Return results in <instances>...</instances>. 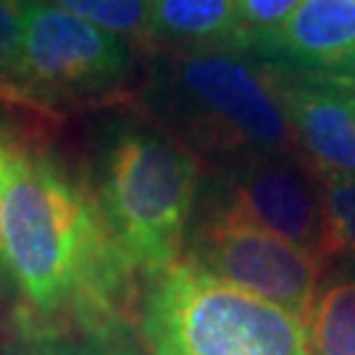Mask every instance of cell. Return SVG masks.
I'll return each instance as SVG.
<instances>
[{
    "label": "cell",
    "mask_w": 355,
    "mask_h": 355,
    "mask_svg": "<svg viewBox=\"0 0 355 355\" xmlns=\"http://www.w3.org/2000/svg\"><path fill=\"white\" fill-rule=\"evenodd\" d=\"M145 355H311L305 321L179 258L142 282Z\"/></svg>",
    "instance_id": "277c9868"
},
{
    "label": "cell",
    "mask_w": 355,
    "mask_h": 355,
    "mask_svg": "<svg viewBox=\"0 0 355 355\" xmlns=\"http://www.w3.org/2000/svg\"><path fill=\"white\" fill-rule=\"evenodd\" d=\"M311 355H355V263L321 279L308 316Z\"/></svg>",
    "instance_id": "8fae6325"
},
{
    "label": "cell",
    "mask_w": 355,
    "mask_h": 355,
    "mask_svg": "<svg viewBox=\"0 0 355 355\" xmlns=\"http://www.w3.org/2000/svg\"><path fill=\"white\" fill-rule=\"evenodd\" d=\"M355 51V0H303L282 24L253 32L250 53L303 74H334Z\"/></svg>",
    "instance_id": "9c48e42d"
},
{
    "label": "cell",
    "mask_w": 355,
    "mask_h": 355,
    "mask_svg": "<svg viewBox=\"0 0 355 355\" xmlns=\"http://www.w3.org/2000/svg\"><path fill=\"white\" fill-rule=\"evenodd\" d=\"M53 347L42 350L40 355H145L135 350L124 337H103V340H92V337H79L74 345L69 340H51Z\"/></svg>",
    "instance_id": "2e32d148"
},
{
    "label": "cell",
    "mask_w": 355,
    "mask_h": 355,
    "mask_svg": "<svg viewBox=\"0 0 355 355\" xmlns=\"http://www.w3.org/2000/svg\"><path fill=\"white\" fill-rule=\"evenodd\" d=\"M150 40L187 51H250L253 32L242 24L234 0H150Z\"/></svg>",
    "instance_id": "30bf717a"
},
{
    "label": "cell",
    "mask_w": 355,
    "mask_h": 355,
    "mask_svg": "<svg viewBox=\"0 0 355 355\" xmlns=\"http://www.w3.org/2000/svg\"><path fill=\"white\" fill-rule=\"evenodd\" d=\"M92 190L121 255L145 282L184 253L200 158L158 124L116 119L98 145Z\"/></svg>",
    "instance_id": "3957f363"
},
{
    "label": "cell",
    "mask_w": 355,
    "mask_h": 355,
    "mask_svg": "<svg viewBox=\"0 0 355 355\" xmlns=\"http://www.w3.org/2000/svg\"><path fill=\"white\" fill-rule=\"evenodd\" d=\"M150 111L161 129L198 158L229 166L297 153L274 69L229 51L174 53L155 66Z\"/></svg>",
    "instance_id": "7a4b0ae2"
},
{
    "label": "cell",
    "mask_w": 355,
    "mask_h": 355,
    "mask_svg": "<svg viewBox=\"0 0 355 355\" xmlns=\"http://www.w3.org/2000/svg\"><path fill=\"white\" fill-rule=\"evenodd\" d=\"M184 253L208 274L290 311L305 327L327 274L316 253L258 227L216 195L203 218L190 224Z\"/></svg>",
    "instance_id": "8992f818"
},
{
    "label": "cell",
    "mask_w": 355,
    "mask_h": 355,
    "mask_svg": "<svg viewBox=\"0 0 355 355\" xmlns=\"http://www.w3.org/2000/svg\"><path fill=\"white\" fill-rule=\"evenodd\" d=\"M327 76H337V79H345V82H350V85H355V51H353V55L345 61L334 74H327Z\"/></svg>",
    "instance_id": "ac0fdd59"
},
{
    "label": "cell",
    "mask_w": 355,
    "mask_h": 355,
    "mask_svg": "<svg viewBox=\"0 0 355 355\" xmlns=\"http://www.w3.org/2000/svg\"><path fill=\"white\" fill-rule=\"evenodd\" d=\"M303 0H234L242 24L250 32H263L282 24Z\"/></svg>",
    "instance_id": "9a60e30c"
},
{
    "label": "cell",
    "mask_w": 355,
    "mask_h": 355,
    "mask_svg": "<svg viewBox=\"0 0 355 355\" xmlns=\"http://www.w3.org/2000/svg\"><path fill=\"white\" fill-rule=\"evenodd\" d=\"M8 287L37 340L124 337L137 274L105 224L92 182L21 135L0 198Z\"/></svg>",
    "instance_id": "6da1fadb"
},
{
    "label": "cell",
    "mask_w": 355,
    "mask_h": 355,
    "mask_svg": "<svg viewBox=\"0 0 355 355\" xmlns=\"http://www.w3.org/2000/svg\"><path fill=\"white\" fill-rule=\"evenodd\" d=\"M124 37L137 53H155L150 40V0H48Z\"/></svg>",
    "instance_id": "7c38bea8"
},
{
    "label": "cell",
    "mask_w": 355,
    "mask_h": 355,
    "mask_svg": "<svg viewBox=\"0 0 355 355\" xmlns=\"http://www.w3.org/2000/svg\"><path fill=\"white\" fill-rule=\"evenodd\" d=\"M19 140H21V135L0 121V198H3V184L8 177V168H11L13 153L19 148ZM6 287H8V274H6V263H3V242H0V292Z\"/></svg>",
    "instance_id": "e0dca14e"
},
{
    "label": "cell",
    "mask_w": 355,
    "mask_h": 355,
    "mask_svg": "<svg viewBox=\"0 0 355 355\" xmlns=\"http://www.w3.org/2000/svg\"><path fill=\"white\" fill-rule=\"evenodd\" d=\"M214 195L258 227L321 258L324 211L318 182L297 153L263 155L229 166Z\"/></svg>",
    "instance_id": "52a82bcc"
},
{
    "label": "cell",
    "mask_w": 355,
    "mask_h": 355,
    "mask_svg": "<svg viewBox=\"0 0 355 355\" xmlns=\"http://www.w3.org/2000/svg\"><path fill=\"white\" fill-rule=\"evenodd\" d=\"M297 153L316 177L355 179V85L327 74L274 71Z\"/></svg>",
    "instance_id": "ba28073f"
},
{
    "label": "cell",
    "mask_w": 355,
    "mask_h": 355,
    "mask_svg": "<svg viewBox=\"0 0 355 355\" xmlns=\"http://www.w3.org/2000/svg\"><path fill=\"white\" fill-rule=\"evenodd\" d=\"M137 51L48 0H32L24 19L19 95L29 119L58 121L64 111L116 98Z\"/></svg>",
    "instance_id": "5b68a950"
},
{
    "label": "cell",
    "mask_w": 355,
    "mask_h": 355,
    "mask_svg": "<svg viewBox=\"0 0 355 355\" xmlns=\"http://www.w3.org/2000/svg\"><path fill=\"white\" fill-rule=\"evenodd\" d=\"M321 211H324V240L321 258L355 263V179L316 177Z\"/></svg>",
    "instance_id": "4fadbf2b"
},
{
    "label": "cell",
    "mask_w": 355,
    "mask_h": 355,
    "mask_svg": "<svg viewBox=\"0 0 355 355\" xmlns=\"http://www.w3.org/2000/svg\"><path fill=\"white\" fill-rule=\"evenodd\" d=\"M32 0H0V105L21 108L19 95V64L24 42V19Z\"/></svg>",
    "instance_id": "5bb4252c"
}]
</instances>
